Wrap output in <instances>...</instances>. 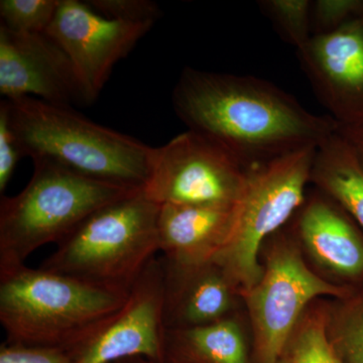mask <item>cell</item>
Instances as JSON below:
<instances>
[{
    "label": "cell",
    "mask_w": 363,
    "mask_h": 363,
    "mask_svg": "<svg viewBox=\"0 0 363 363\" xmlns=\"http://www.w3.org/2000/svg\"><path fill=\"white\" fill-rule=\"evenodd\" d=\"M160 207L143 189L105 205L57 243L40 269L130 289L160 252Z\"/></svg>",
    "instance_id": "cell-4"
},
{
    "label": "cell",
    "mask_w": 363,
    "mask_h": 363,
    "mask_svg": "<svg viewBox=\"0 0 363 363\" xmlns=\"http://www.w3.org/2000/svg\"><path fill=\"white\" fill-rule=\"evenodd\" d=\"M167 363H248L242 328L233 316L214 323L166 329Z\"/></svg>",
    "instance_id": "cell-16"
},
{
    "label": "cell",
    "mask_w": 363,
    "mask_h": 363,
    "mask_svg": "<svg viewBox=\"0 0 363 363\" xmlns=\"http://www.w3.org/2000/svg\"><path fill=\"white\" fill-rule=\"evenodd\" d=\"M61 0H1L0 25L18 33H45Z\"/></svg>",
    "instance_id": "cell-20"
},
{
    "label": "cell",
    "mask_w": 363,
    "mask_h": 363,
    "mask_svg": "<svg viewBox=\"0 0 363 363\" xmlns=\"http://www.w3.org/2000/svg\"><path fill=\"white\" fill-rule=\"evenodd\" d=\"M164 304V267L157 255L130 286L123 307L73 345L75 363H116L136 357L167 363Z\"/></svg>",
    "instance_id": "cell-9"
},
{
    "label": "cell",
    "mask_w": 363,
    "mask_h": 363,
    "mask_svg": "<svg viewBox=\"0 0 363 363\" xmlns=\"http://www.w3.org/2000/svg\"><path fill=\"white\" fill-rule=\"evenodd\" d=\"M338 286L318 277L292 243L279 241L267 255L262 278L240 293L247 302L259 363H279L307 305Z\"/></svg>",
    "instance_id": "cell-8"
},
{
    "label": "cell",
    "mask_w": 363,
    "mask_h": 363,
    "mask_svg": "<svg viewBox=\"0 0 363 363\" xmlns=\"http://www.w3.org/2000/svg\"><path fill=\"white\" fill-rule=\"evenodd\" d=\"M297 229L321 266L343 277L362 274L363 241L346 212L322 191L298 210Z\"/></svg>",
    "instance_id": "cell-15"
},
{
    "label": "cell",
    "mask_w": 363,
    "mask_h": 363,
    "mask_svg": "<svg viewBox=\"0 0 363 363\" xmlns=\"http://www.w3.org/2000/svg\"><path fill=\"white\" fill-rule=\"evenodd\" d=\"M329 338L343 363H363V305L329 324Z\"/></svg>",
    "instance_id": "cell-21"
},
{
    "label": "cell",
    "mask_w": 363,
    "mask_h": 363,
    "mask_svg": "<svg viewBox=\"0 0 363 363\" xmlns=\"http://www.w3.org/2000/svg\"><path fill=\"white\" fill-rule=\"evenodd\" d=\"M162 262L166 329L202 326L231 316L238 291L216 264L178 267Z\"/></svg>",
    "instance_id": "cell-13"
},
{
    "label": "cell",
    "mask_w": 363,
    "mask_h": 363,
    "mask_svg": "<svg viewBox=\"0 0 363 363\" xmlns=\"http://www.w3.org/2000/svg\"><path fill=\"white\" fill-rule=\"evenodd\" d=\"M152 26L111 20L85 1L61 0L45 33L70 60L91 104L99 96L114 66L130 54Z\"/></svg>",
    "instance_id": "cell-10"
},
{
    "label": "cell",
    "mask_w": 363,
    "mask_h": 363,
    "mask_svg": "<svg viewBox=\"0 0 363 363\" xmlns=\"http://www.w3.org/2000/svg\"><path fill=\"white\" fill-rule=\"evenodd\" d=\"M0 363H75L72 346L28 345L6 342L0 347Z\"/></svg>",
    "instance_id": "cell-24"
},
{
    "label": "cell",
    "mask_w": 363,
    "mask_h": 363,
    "mask_svg": "<svg viewBox=\"0 0 363 363\" xmlns=\"http://www.w3.org/2000/svg\"><path fill=\"white\" fill-rule=\"evenodd\" d=\"M248 169L206 136L187 130L154 147L143 188L162 205L235 206L247 185Z\"/></svg>",
    "instance_id": "cell-7"
},
{
    "label": "cell",
    "mask_w": 363,
    "mask_h": 363,
    "mask_svg": "<svg viewBox=\"0 0 363 363\" xmlns=\"http://www.w3.org/2000/svg\"><path fill=\"white\" fill-rule=\"evenodd\" d=\"M257 6L276 32L296 51L312 38V1L310 0H262Z\"/></svg>",
    "instance_id": "cell-19"
},
{
    "label": "cell",
    "mask_w": 363,
    "mask_h": 363,
    "mask_svg": "<svg viewBox=\"0 0 363 363\" xmlns=\"http://www.w3.org/2000/svg\"><path fill=\"white\" fill-rule=\"evenodd\" d=\"M23 157L47 160L93 179L143 189L154 147L74 111L33 97L4 99Z\"/></svg>",
    "instance_id": "cell-2"
},
{
    "label": "cell",
    "mask_w": 363,
    "mask_h": 363,
    "mask_svg": "<svg viewBox=\"0 0 363 363\" xmlns=\"http://www.w3.org/2000/svg\"><path fill=\"white\" fill-rule=\"evenodd\" d=\"M362 13L363 0L312 1V35L334 32Z\"/></svg>",
    "instance_id": "cell-23"
},
{
    "label": "cell",
    "mask_w": 363,
    "mask_h": 363,
    "mask_svg": "<svg viewBox=\"0 0 363 363\" xmlns=\"http://www.w3.org/2000/svg\"><path fill=\"white\" fill-rule=\"evenodd\" d=\"M130 289L26 264L0 269V323L6 341L73 346L118 311Z\"/></svg>",
    "instance_id": "cell-3"
},
{
    "label": "cell",
    "mask_w": 363,
    "mask_h": 363,
    "mask_svg": "<svg viewBox=\"0 0 363 363\" xmlns=\"http://www.w3.org/2000/svg\"><path fill=\"white\" fill-rule=\"evenodd\" d=\"M116 363H152L142 357L130 358V359L121 360Z\"/></svg>",
    "instance_id": "cell-27"
},
{
    "label": "cell",
    "mask_w": 363,
    "mask_h": 363,
    "mask_svg": "<svg viewBox=\"0 0 363 363\" xmlns=\"http://www.w3.org/2000/svg\"><path fill=\"white\" fill-rule=\"evenodd\" d=\"M85 2L100 16L124 23L154 25L162 14L156 2L149 0H90Z\"/></svg>",
    "instance_id": "cell-22"
},
{
    "label": "cell",
    "mask_w": 363,
    "mask_h": 363,
    "mask_svg": "<svg viewBox=\"0 0 363 363\" xmlns=\"http://www.w3.org/2000/svg\"><path fill=\"white\" fill-rule=\"evenodd\" d=\"M0 94L33 97L59 106L87 105L70 60L45 33H18L0 25Z\"/></svg>",
    "instance_id": "cell-12"
},
{
    "label": "cell",
    "mask_w": 363,
    "mask_h": 363,
    "mask_svg": "<svg viewBox=\"0 0 363 363\" xmlns=\"http://www.w3.org/2000/svg\"><path fill=\"white\" fill-rule=\"evenodd\" d=\"M319 101L339 128L363 126V13L296 51Z\"/></svg>",
    "instance_id": "cell-11"
},
{
    "label": "cell",
    "mask_w": 363,
    "mask_h": 363,
    "mask_svg": "<svg viewBox=\"0 0 363 363\" xmlns=\"http://www.w3.org/2000/svg\"><path fill=\"white\" fill-rule=\"evenodd\" d=\"M172 104L189 130L228 150L247 169L308 147L338 130L264 79L185 68Z\"/></svg>",
    "instance_id": "cell-1"
},
{
    "label": "cell",
    "mask_w": 363,
    "mask_h": 363,
    "mask_svg": "<svg viewBox=\"0 0 363 363\" xmlns=\"http://www.w3.org/2000/svg\"><path fill=\"white\" fill-rule=\"evenodd\" d=\"M236 205H162L159 238L162 260L178 267L211 262L231 233Z\"/></svg>",
    "instance_id": "cell-14"
},
{
    "label": "cell",
    "mask_w": 363,
    "mask_h": 363,
    "mask_svg": "<svg viewBox=\"0 0 363 363\" xmlns=\"http://www.w3.org/2000/svg\"><path fill=\"white\" fill-rule=\"evenodd\" d=\"M328 317L308 313L301 318L289 341L288 363H343L328 335Z\"/></svg>",
    "instance_id": "cell-18"
},
{
    "label": "cell",
    "mask_w": 363,
    "mask_h": 363,
    "mask_svg": "<svg viewBox=\"0 0 363 363\" xmlns=\"http://www.w3.org/2000/svg\"><path fill=\"white\" fill-rule=\"evenodd\" d=\"M339 133L350 143L363 166V126L357 128H338Z\"/></svg>",
    "instance_id": "cell-26"
},
{
    "label": "cell",
    "mask_w": 363,
    "mask_h": 363,
    "mask_svg": "<svg viewBox=\"0 0 363 363\" xmlns=\"http://www.w3.org/2000/svg\"><path fill=\"white\" fill-rule=\"evenodd\" d=\"M23 157L13 130L9 126L6 104L0 102V194L4 195L16 164Z\"/></svg>",
    "instance_id": "cell-25"
},
{
    "label": "cell",
    "mask_w": 363,
    "mask_h": 363,
    "mask_svg": "<svg viewBox=\"0 0 363 363\" xmlns=\"http://www.w3.org/2000/svg\"><path fill=\"white\" fill-rule=\"evenodd\" d=\"M311 182L363 229V166L339 130L318 147Z\"/></svg>",
    "instance_id": "cell-17"
},
{
    "label": "cell",
    "mask_w": 363,
    "mask_h": 363,
    "mask_svg": "<svg viewBox=\"0 0 363 363\" xmlns=\"http://www.w3.org/2000/svg\"><path fill=\"white\" fill-rule=\"evenodd\" d=\"M317 149L305 147L248 169L231 233L211 260L238 293L250 290L264 274L259 262L262 242L304 204Z\"/></svg>",
    "instance_id": "cell-6"
},
{
    "label": "cell",
    "mask_w": 363,
    "mask_h": 363,
    "mask_svg": "<svg viewBox=\"0 0 363 363\" xmlns=\"http://www.w3.org/2000/svg\"><path fill=\"white\" fill-rule=\"evenodd\" d=\"M279 363H288V362H279Z\"/></svg>",
    "instance_id": "cell-28"
},
{
    "label": "cell",
    "mask_w": 363,
    "mask_h": 363,
    "mask_svg": "<svg viewBox=\"0 0 363 363\" xmlns=\"http://www.w3.org/2000/svg\"><path fill=\"white\" fill-rule=\"evenodd\" d=\"M33 162L26 188L0 199V269L25 264L33 252L59 243L93 212L140 190L93 180L47 160Z\"/></svg>",
    "instance_id": "cell-5"
}]
</instances>
